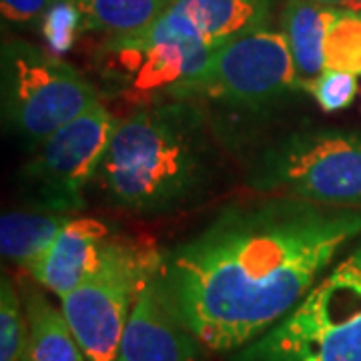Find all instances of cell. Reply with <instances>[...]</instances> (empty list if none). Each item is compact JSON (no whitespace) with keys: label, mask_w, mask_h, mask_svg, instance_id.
<instances>
[{"label":"cell","mask_w":361,"mask_h":361,"mask_svg":"<svg viewBox=\"0 0 361 361\" xmlns=\"http://www.w3.org/2000/svg\"><path fill=\"white\" fill-rule=\"evenodd\" d=\"M28 336L23 361H87L63 310H56L35 285L23 283Z\"/></svg>","instance_id":"14"},{"label":"cell","mask_w":361,"mask_h":361,"mask_svg":"<svg viewBox=\"0 0 361 361\" xmlns=\"http://www.w3.org/2000/svg\"><path fill=\"white\" fill-rule=\"evenodd\" d=\"M215 47L205 42H129L109 37L97 54L99 73L113 89L145 104L175 101L187 82L197 78L211 61Z\"/></svg>","instance_id":"9"},{"label":"cell","mask_w":361,"mask_h":361,"mask_svg":"<svg viewBox=\"0 0 361 361\" xmlns=\"http://www.w3.org/2000/svg\"><path fill=\"white\" fill-rule=\"evenodd\" d=\"M116 361H201V341L171 303L159 267L137 293Z\"/></svg>","instance_id":"11"},{"label":"cell","mask_w":361,"mask_h":361,"mask_svg":"<svg viewBox=\"0 0 361 361\" xmlns=\"http://www.w3.org/2000/svg\"><path fill=\"white\" fill-rule=\"evenodd\" d=\"M217 141L195 101H161L116 121L92 185L109 207L159 217L199 201L217 175Z\"/></svg>","instance_id":"2"},{"label":"cell","mask_w":361,"mask_h":361,"mask_svg":"<svg viewBox=\"0 0 361 361\" xmlns=\"http://www.w3.org/2000/svg\"><path fill=\"white\" fill-rule=\"evenodd\" d=\"M295 90H301V85L285 32L263 26L215 47L205 71L187 82L175 101L211 99L257 113Z\"/></svg>","instance_id":"7"},{"label":"cell","mask_w":361,"mask_h":361,"mask_svg":"<svg viewBox=\"0 0 361 361\" xmlns=\"http://www.w3.org/2000/svg\"><path fill=\"white\" fill-rule=\"evenodd\" d=\"M315 2H322V4H327V6H334V4H336V6H341L345 0H315Z\"/></svg>","instance_id":"23"},{"label":"cell","mask_w":361,"mask_h":361,"mask_svg":"<svg viewBox=\"0 0 361 361\" xmlns=\"http://www.w3.org/2000/svg\"><path fill=\"white\" fill-rule=\"evenodd\" d=\"M42 39L52 54H65L73 49L77 32H80V11L75 0H52L42 14Z\"/></svg>","instance_id":"19"},{"label":"cell","mask_w":361,"mask_h":361,"mask_svg":"<svg viewBox=\"0 0 361 361\" xmlns=\"http://www.w3.org/2000/svg\"><path fill=\"white\" fill-rule=\"evenodd\" d=\"M339 8H345V11H353V13H361V0H345Z\"/></svg>","instance_id":"22"},{"label":"cell","mask_w":361,"mask_h":361,"mask_svg":"<svg viewBox=\"0 0 361 361\" xmlns=\"http://www.w3.org/2000/svg\"><path fill=\"white\" fill-rule=\"evenodd\" d=\"M52 0H0V11L4 20L11 23H30L42 16Z\"/></svg>","instance_id":"21"},{"label":"cell","mask_w":361,"mask_h":361,"mask_svg":"<svg viewBox=\"0 0 361 361\" xmlns=\"http://www.w3.org/2000/svg\"><path fill=\"white\" fill-rule=\"evenodd\" d=\"M73 219L66 213H4L0 219L2 257L30 271L47 255L59 233Z\"/></svg>","instance_id":"15"},{"label":"cell","mask_w":361,"mask_h":361,"mask_svg":"<svg viewBox=\"0 0 361 361\" xmlns=\"http://www.w3.org/2000/svg\"><path fill=\"white\" fill-rule=\"evenodd\" d=\"M175 0H75L80 11V32H106L109 37L142 30Z\"/></svg>","instance_id":"16"},{"label":"cell","mask_w":361,"mask_h":361,"mask_svg":"<svg viewBox=\"0 0 361 361\" xmlns=\"http://www.w3.org/2000/svg\"><path fill=\"white\" fill-rule=\"evenodd\" d=\"M271 0H175L165 13L142 30L118 35V39L149 42H221L263 28Z\"/></svg>","instance_id":"10"},{"label":"cell","mask_w":361,"mask_h":361,"mask_svg":"<svg viewBox=\"0 0 361 361\" xmlns=\"http://www.w3.org/2000/svg\"><path fill=\"white\" fill-rule=\"evenodd\" d=\"M361 209L269 195L161 251L159 279L201 345L243 348L287 317L353 237Z\"/></svg>","instance_id":"1"},{"label":"cell","mask_w":361,"mask_h":361,"mask_svg":"<svg viewBox=\"0 0 361 361\" xmlns=\"http://www.w3.org/2000/svg\"><path fill=\"white\" fill-rule=\"evenodd\" d=\"M247 187L327 207H361V133L313 129L273 142L249 169Z\"/></svg>","instance_id":"4"},{"label":"cell","mask_w":361,"mask_h":361,"mask_svg":"<svg viewBox=\"0 0 361 361\" xmlns=\"http://www.w3.org/2000/svg\"><path fill=\"white\" fill-rule=\"evenodd\" d=\"M99 103L97 87L59 54L28 42H4L2 121L26 142L39 147Z\"/></svg>","instance_id":"5"},{"label":"cell","mask_w":361,"mask_h":361,"mask_svg":"<svg viewBox=\"0 0 361 361\" xmlns=\"http://www.w3.org/2000/svg\"><path fill=\"white\" fill-rule=\"evenodd\" d=\"M307 92L325 113L348 109L357 94V75L341 71H323L307 87Z\"/></svg>","instance_id":"20"},{"label":"cell","mask_w":361,"mask_h":361,"mask_svg":"<svg viewBox=\"0 0 361 361\" xmlns=\"http://www.w3.org/2000/svg\"><path fill=\"white\" fill-rule=\"evenodd\" d=\"M341 8L315 0H287L281 14L283 32L291 49L293 66L301 90L310 87L325 71L323 44L329 26L336 23Z\"/></svg>","instance_id":"13"},{"label":"cell","mask_w":361,"mask_h":361,"mask_svg":"<svg viewBox=\"0 0 361 361\" xmlns=\"http://www.w3.org/2000/svg\"><path fill=\"white\" fill-rule=\"evenodd\" d=\"M239 361H361V251L313 285Z\"/></svg>","instance_id":"3"},{"label":"cell","mask_w":361,"mask_h":361,"mask_svg":"<svg viewBox=\"0 0 361 361\" xmlns=\"http://www.w3.org/2000/svg\"><path fill=\"white\" fill-rule=\"evenodd\" d=\"M161 251L113 239L101 265L61 299V310L87 361H116L133 303Z\"/></svg>","instance_id":"6"},{"label":"cell","mask_w":361,"mask_h":361,"mask_svg":"<svg viewBox=\"0 0 361 361\" xmlns=\"http://www.w3.org/2000/svg\"><path fill=\"white\" fill-rule=\"evenodd\" d=\"M111 241V229L103 221L71 219L47 255L28 273L63 299L101 265Z\"/></svg>","instance_id":"12"},{"label":"cell","mask_w":361,"mask_h":361,"mask_svg":"<svg viewBox=\"0 0 361 361\" xmlns=\"http://www.w3.org/2000/svg\"><path fill=\"white\" fill-rule=\"evenodd\" d=\"M28 336L25 307L14 281L2 273L0 283V361H23Z\"/></svg>","instance_id":"18"},{"label":"cell","mask_w":361,"mask_h":361,"mask_svg":"<svg viewBox=\"0 0 361 361\" xmlns=\"http://www.w3.org/2000/svg\"><path fill=\"white\" fill-rule=\"evenodd\" d=\"M115 116L99 103L52 133L23 167L26 203L47 213H75L87 205V189L97 177Z\"/></svg>","instance_id":"8"},{"label":"cell","mask_w":361,"mask_h":361,"mask_svg":"<svg viewBox=\"0 0 361 361\" xmlns=\"http://www.w3.org/2000/svg\"><path fill=\"white\" fill-rule=\"evenodd\" d=\"M323 59L325 71L361 75V13L341 8L325 35Z\"/></svg>","instance_id":"17"}]
</instances>
